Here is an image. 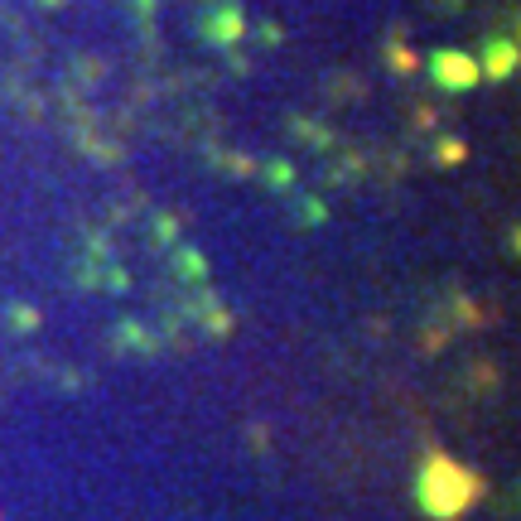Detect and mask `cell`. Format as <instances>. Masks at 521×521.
I'll list each match as a JSON object with an SVG mask.
<instances>
[{
  "mask_svg": "<svg viewBox=\"0 0 521 521\" xmlns=\"http://www.w3.org/2000/svg\"><path fill=\"white\" fill-rule=\"evenodd\" d=\"M473 497H478V478L468 468H459L444 454L425 464V473H420V507L430 517H459L464 507H473Z\"/></svg>",
  "mask_w": 521,
  "mask_h": 521,
  "instance_id": "6da1fadb",
  "label": "cell"
},
{
  "mask_svg": "<svg viewBox=\"0 0 521 521\" xmlns=\"http://www.w3.org/2000/svg\"><path fill=\"white\" fill-rule=\"evenodd\" d=\"M439 78H444L449 87H468V83H473V68H468L459 54H444V58H439Z\"/></svg>",
  "mask_w": 521,
  "mask_h": 521,
  "instance_id": "7a4b0ae2",
  "label": "cell"
}]
</instances>
